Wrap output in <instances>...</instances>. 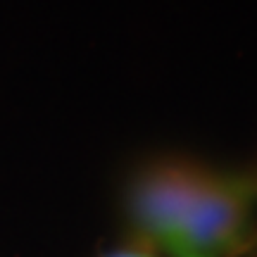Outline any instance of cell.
<instances>
[{"instance_id": "obj_1", "label": "cell", "mask_w": 257, "mask_h": 257, "mask_svg": "<svg viewBox=\"0 0 257 257\" xmlns=\"http://www.w3.org/2000/svg\"><path fill=\"white\" fill-rule=\"evenodd\" d=\"M257 179L207 172L191 202L169 257H231L248 243Z\"/></svg>"}, {"instance_id": "obj_2", "label": "cell", "mask_w": 257, "mask_h": 257, "mask_svg": "<svg viewBox=\"0 0 257 257\" xmlns=\"http://www.w3.org/2000/svg\"><path fill=\"white\" fill-rule=\"evenodd\" d=\"M205 174V169L186 162H162L134 181L128 193V219L146 245L169 255Z\"/></svg>"}, {"instance_id": "obj_3", "label": "cell", "mask_w": 257, "mask_h": 257, "mask_svg": "<svg viewBox=\"0 0 257 257\" xmlns=\"http://www.w3.org/2000/svg\"><path fill=\"white\" fill-rule=\"evenodd\" d=\"M107 257H153L148 252H138V250H119V252H112Z\"/></svg>"}]
</instances>
